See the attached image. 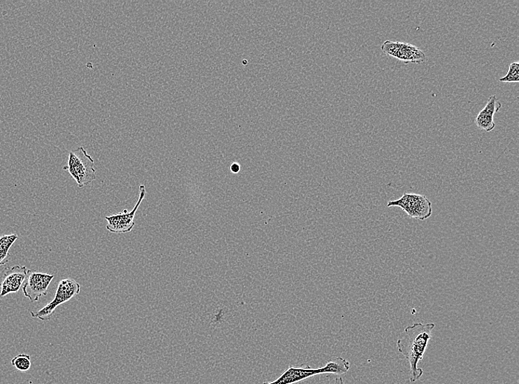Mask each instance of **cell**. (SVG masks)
Segmentation results:
<instances>
[{"label": "cell", "instance_id": "cell-12", "mask_svg": "<svg viewBox=\"0 0 519 384\" xmlns=\"http://www.w3.org/2000/svg\"><path fill=\"white\" fill-rule=\"evenodd\" d=\"M476 124L478 127L487 131H491L496 127L494 122V117L488 115L483 111L477 115L476 118Z\"/></svg>", "mask_w": 519, "mask_h": 384}, {"label": "cell", "instance_id": "cell-8", "mask_svg": "<svg viewBox=\"0 0 519 384\" xmlns=\"http://www.w3.org/2000/svg\"><path fill=\"white\" fill-rule=\"evenodd\" d=\"M330 374L328 365L321 368L295 367L290 366L281 376L273 381H265L262 384H295L309 378Z\"/></svg>", "mask_w": 519, "mask_h": 384}, {"label": "cell", "instance_id": "cell-9", "mask_svg": "<svg viewBox=\"0 0 519 384\" xmlns=\"http://www.w3.org/2000/svg\"><path fill=\"white\" fill-rule=\"evenodd\" d=\"M29 270L25 266H15L4 270L0 297L17 293L23 285Z\"/></svg>", "mask_w": 519, "mask_h": 384}, {"label": "cell", "instance_id": "cell-14", "mask_svg": "<svg viewBox=\"0 0 519 384\" xmlns=\"http://www.w3.org/2000/svg\"><path fill=\"white\" fill-rule=\"evenodd\" d=\"M241 166L237 163H234L231 166V170L233 172V173H238L239 171H240Z\"/></svg>", "mask_w": 519, "mask_h": 384}, {"label": "cell", "instance_id": "cell-13", "mask_svg": "<svg viewBox=\"0 0 519 384\" xmlns=\"http://www.w3.org/2000/svg\"><path fill=\"white\" fill-rule=\"evenodd\" d=\"M499 81L505 83L519 82V63L513 62L510 65L509 71L506 76L501 78Z\"/></svg>", "mask_w": 519, "mask_h": 384}, {"label": "cell", "instance_id": "cell-11", "mask_svg": "<svg viewBox=\"0 0 519 384\" xmlns=\"http://www.w3.org/2000/svg\"><path fill=\"white\" fill-rule=\"evenodd\" d=\"M11 364L20 372H27L31 367V356L26 354H19L12 359Z\"/></svg>", "mask_w": 519, "mask_h": 384}, {"label": "cell", "instance_id": "cell-1", "mask_svg": "<svg viewBox=\"0 0 519 384\" xmlns=\"http://www.w3.org/2000/svg\"><path fill=\"white\" fill-rule=\"evenodd\" d=\"M435 327L434 323H416L407 327L402 338L397 341V348L409 364V379L411 382L419 380L423 371L418 367L423 360Z\"/></svg>", "mask_w": 519, "mask_h": 384}, {"label": "cell", "instance_id": "cell-5", "mask_svg": "<svg viewBox=\"0 0 519 384\" xmlns=\"http://www.w3.org/2000/svg\"><path fill=\"white\" fill-rule=\"evenodd\" d=\"M139 189L140 194L138 201L130 213H129L127 209H124L123 213L105 218V220L108 222L106 229L112 233L124 234L129 233L134 229L136 225L135 218L137 211L146 195V190L143 184L140 185Z\"/></svg>", "mask_w": 519, "mask_h": 384}, {"label": "cell", "instance_id": "cell-6", "mask_svg": "<svg viewBox=\"0 0 519 384\" xmlns=\"http://www.w3.org/2000/svg\"><path fill=\"white\" fill-rule=\"evenodd\" d=\"M53 279L54 275L29 270L22 287L24 296L32 302L38 301L40 298L47 295V289Z\"/></svg>", "mask_w": 519, "mask_h": 384}, {"label": "cell", "instance_id": "cell-4", "mask_svg": "<svg viewBox=\"0 0 519 384\" xmlns=\"http://www.w3.org/2000/svg\"><path fill=\"white\" fill-rule=\"evenodd\" d=\"M80 291L81 285L74 280H62L58 285L54 299L41 310L37 312L31 311V316L42 321L49 320L59 306L78 295Z\"/></svg>", "mask_w": 519, "mask_h": 384}, {"label": "cell", "instance_id": "cell-10", "mask_svg": "<svg viewBox=\"0 0 519 384\" xmlns=\"http://www.w3.org/2000/svg\"><path fill=\"white\" fill-rule=\"evenodd\" d=\"M18 239L17 234L3 235L0 237V266L8 262L9 250Z\"/></svg>", "mask_w": 519, "mask_h": 384}, {"label": "cell", "instance_id": "cell-15", "mask_svg": "<svg viewBox=\"0 0 519 384\" xmlns=\"http://www.w3.org/2000/svg\"><path fill=\"white\" fill-rule=\"evenodd\" d=\"M335 384H344V381L342 377H338L335 379Z\"/></svg>", "mask_w": 519, "mask_h": 384}, {"label": "cell", "instance_id": "cell-2", "mask_svg": "<svg viewBox=\"0 0 519 384\" xmlns=\"http://www.w3.org/2000/svg\"><path fill=\"white\" fill-rule=\"evenodd\" d=\"M63 169L69 172L81 189L96 180L95 162L82 147L70 152L68 165Z\"/></svg>", "mask_w": 519, "mask_h": 384}, {"label": "cell", "instance_id": "cell-7", "mask_svg": "<svg viewBox=\"0 0 519 384\" xmlns=\"http://www.w3.org/2000/svg\"><path fill=\"white\" fill-rule=\"evenodd\" d=\"M384 54L407 62L422 63L425 58L424 52L409 43L386 41L381 46Z\"/></svg>", "mask_w": 519, "mask_h": 384}, {"label": "cell", "instance_id": "cell-3", "mask_svg": "<svg viewBox=\"0 0 519 384\" xmlns=\"http://www.w3.org/2000/svg\"><path fill=\"white\" fill-rule=\"evenodd\" d=\"M388 207H398L411 218L427 220L432 215V204L422 194L404 193L399 199L389 201Z\"/></svg>", "mask_w": 519, "mask_h": 384}]
</instances>
